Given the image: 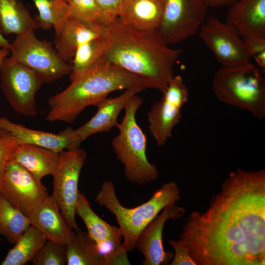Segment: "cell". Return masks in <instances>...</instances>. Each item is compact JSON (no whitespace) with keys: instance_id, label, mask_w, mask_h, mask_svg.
Listing matches in <instances>:
<instances>
[{"instance_id":"1","label":"cell","mask_w":265,"mask_h":265,"mask_svg":"<svg viewBox=\"0 0 265 265\" xmlns=\"http://www.w3.org/2000/svg\"><path fill=\"white\" fill-rule=\"evenodd\" d=\"M179 239L196 265H265V171L230 172L208 208L190 213Z\"/></svg>"},{"instance_id":"2","label":"cell","mask_w":265,"mask_h":265,"mask_svg":"<svg viewBox=\"0 0 265 265\" xmlns=\"http://www.w3.org/2000/svg\"><path fill=\"white\" fill-rule=\"evenodd\" d=\"M104 40L105 61L140 77L149 88L165 91L182 49L170 48L156 30L138 29L118 18L106 26Z\"/></svg>"},{"instance_id":"3","label":"cell","mask_w":265,"mask_h":265,"mask_svg":"<svg viewBox=\"0 0 265 265\" xmlns=\"http://www.w3.org/2000/svg\"><path fill=\"white\" fill-rule=\"evenodd\" d=\"M131 88L142 91L149 87L140 77L104 60L49 99L46 120L72 123L86 107L96 106L110 93Z\"/></svg>"},{"instance_id":"4","label":"cell","mask_w":265,"mask_h":265,"mask_svg":"<svg viewBox=\"0 0 265 265\" xmlns=\"http://www.w3.org/2000/svg\"><path fill=\"white\" fill-rule=\"evenodd\" d=\"M180 198L177 184L169 181L155 191L146 202L128 208L124 207L118 200L113 183L105 181L95 201L115 216L123 238L122 246L127 252H132L135 249L136 240L142 230L161 210L175 204Z\"/></svg>"},{"instance_id":"5","label":"cell","mask_w":265,"mask_h":265,"mask_svg":"<svg viewBox=\"0 0 265 265\" xmlns=\"http://www.w3.org/2000/svg\"><path fill=\"white\" fill-rule=\"evenodd\" d=\"M143 102L136 94L128 100L122 120L116 126L119 133L111 141L116 158L124 166L125 177L139 185L153 182L159 176L157 166L147 159L146 135L136 120V114Z\"/></svg>"},{"instance_id":"6","label":"cell","mask_w":265,"mask_h":265,"mask_svg":"<svg viewBox=\"0 0 265 265\" xmlns=\"http://www.w3.org/2000/svg\"><path fill=\"white\" fill-rule=\"evenodd\" d=\"M212 87L217 98L248 111L258 119L265 117V79L250 62L222 67L215 73Z\"/></svg>"},{"instance_id":"7","label":"cell","mask_w":265,"mask_h":265,"mask_svg":"<svg viewBox=\"0 0 265 265\" xmlns=\"http://www.w3.org/2000/svg\"><path fill=\"white\" fill-rule=\"evenodd\" d=\"M30 30L17 35L10 42V57L39 74L51 83L69 75L71 65L60 56L52 44L40 40Z\"/></svg>"},{"instance_id":"8","label":"cell","mask_w":265,"mask_h":265,"mask_svg":"<svg viewBox=\"0 0 265 265\" xmlns=\"http://www.w3.org/2000/svg\"><path fill=\"white\" fill-rule=\"evenodd\" d=\"M44 82L39 74L10 57L0 65L1 90L13 109L23 116L36 114L35 96Z\"/></svg>"},{"instance_id":"9","label":"cell","mask_w":265,"mask_h":265,"mask_svg":"<svg viewBox=\"0 0 265 265\" xmlns=\"http://www.w3.org/2000/svg\"><path fill=\"white\" fill-rule=\"evenodd\" d=\"M87 157L86 151L80 147L63 150L53 176V191L60 211L72 229L78 228L75 207L79 190L80 175Z\"/></svg>"},{"instance_id":"10","label":"cell","mask_w":265,"mask_h":265,"mask_svg":"<svg viewBox=\"0 0 265 265\" xmlns=\"http://www.w3.org/2000/svg\"><path fill=\"white\" fill-rule=\"evenodd\" d=\"M160 23L156 30L167 45L181 42L198 32L208 16L206 0H165Z\"/></svg>"},{"instance_id":"11","label":"cell","mask_w":265,"mask_h":265,"mask_svg":"<svg viewBox=\"0 0 265 265\" xmlns=\"http://www.w3.org/2000/svg\"><path fill=\"white\" fill-rule=\"evenodd\" d=\"M188 88L181 76L173 78L162 98L147 113L149 129L158 146L165 144L182 118V109L188 100Z\"/></svg>"},{"instance_id":"12","label":"cell","mask_w":265,"mask_h":265,"mask_svg":"<svg viewBox=\"0 0 265 265\" xmlns=\"http://www.w3.org/2000/svg\"><path fill=\"white\" fill-rule=\"evenodd\" d=\"M198 32L222 67L250 62L251 56L243 39L226 22L213 15H208Z\"/></svg>"},{"instance_id":"13","label":"cell","mask_w":265,"mask_h":265,"mask_svg":"<svg viewBox=\"0 0 265 265\" xmlns=\"http://www.w3.org/2000/svg\"><path fill=\"white\" fill-rule=\"evenodd\" d=\"M0 193L27 216L48 195L42 182L11 159L6 167Z\"/></svg>"},{"instance_id":"14","label":"cell","mask_w":265,"mask_h":265,"mask_svg":"<svg viewBox=\"0 0 265 265\" xmlns=\"http://www.w3.org/2000/svg\"><path fill=\"white\" fill-rule=\"evenodd\" d=\"M75 212L84 222L89 235L107 256L111 264L127 255L122 246L123 238L119 227L110 225L99 217L92 209L86 196L80 192Z\"/></svg>"},{"instance_id":"15","label":"cell","mask_w":265,"mask_h":265,"mask_svg":"<svg viewBox=\"0 0 265 265\" xmlns=\"http://www.w3.org/2000/svg\"><path fill=\"white\" fill-rule=\"evenodd\" d=\"M142 230L135 243V248L144 256L143 265H166L173 258L171 251H165L162 243V233L166 222L176 220L185 213L184 208L175 204L165 207Z\"/></svg>"},{"instance_id":"16","label":"cell","mask_w":265,"mask_h":265,"mask_svg":"<svg viewBox=\"0 0 265 265\" xmlns=\"http://www.w3.org/2000/svg\"><path fill=\"white\" fill-rule=\"evenodd\" d=\"M55 48L61 57L72 62L78 47L89 40L105 36L106 26L80 21L70 14L53 26Z\"/></svg>"},{"instance_id":"17","label":"cell","mask_w":265,"mask_h":265,"mask_svg":"<svg viewBox=\"0 0 265 265\" xmlns=\"http://www.w3.org/2000/svg\"><path fill=\"white\" fill-rule=\"evenodd\" d=\"M138 89L131 88L115 98H106L100 102L96 106L94 115L80 128L74 130L73 137L78 147L91 135L102 132H109L118 124V118L121 111L124 109L128 100L141 92Z\"/></svg>"},{"instance_id":"18","label":"cell","mask_w":265,"mask_h":265,"mask_svg":"<svg viewBox=\"0 0 265 265\" xmlns=\"http://www.w3.org/2000/svg\"><path fill=\"white\" fill-rule=\"evenodd\" d=\"M28 217L31 225L39 230L47 240L67 245L75 235L67 224L52 195H48Z\"/></svg>"},{"instance_id":"19","label":"cell","mask_w":265,"mask_h":265,"mask_svg":"<svg viewBox=\"0 0 265 265\" xmlns=\"http://www.w3.org/2000/svg\"><path fill=\"white\" fill-rule=\"evenodd\" d=\"M0 129L12 135L18 143L34 145L57 152L78 147L73 139L74 129L68 127L58 133L27 128L0 117Z\"/></svg>"},{"instance_id":"20","label":"cell","mask_w":265,"mask_h":265,"mask_svg":"<svg viewBox=\"0 0 265 265\" xmlns=\"http://www.w3.org/2000/svg\"><path fill=\"white\" fill-rule=\"evenodd\" d=\"M243 38L265 37V0H237L225 22Z\"/></svg>"},{"instance_id":"21","label":"cell","mask_w":265,"mask_h":265,"mask_svg":"<svg viewBox=\"0 0 265 265\" xmlns=\"http://www.w3.org/2000/svg\"><path fill=\"white\" fill-rule=\"evenodd\" d=\"M165 0H122L118 18L135 28L156 30L161 21Z\"/></svg>"},{"instance_id":"22","label":"cell","mask_w":265,"mask_h":265,"mask_svg":"<svg viewBox=\"0 0 265 265\" xmlns=\"http://www.w3.org/2000/svg\"><path fill=\"white\" fill-rule=\"evenodd\" d=\"M59 153L38 146L18 143L11 159L28 170L38 181L54 174Z\"/></svg>"},{"instance_id":"23","label":"cell","mask_w":265,"mask_h":265,"mask_svg":"<svg viewBox=\"0 0 265 265\" xmlns=\"http://www.w3.org/2000/svg\"><path fill=\"white\" fill-rule=\"evenodd\" d=\"M66 256L67 265H110L107 256L88 233L79 228L67 244Z\"/></svg>"},{"instance_id":"24","label":"cell","mask_w":265,"mask_h":265,"mask_svg":"<svg viewBox=\"0 0 265 265\" xmlns=\"http://www.w3.org/2000/svg\"><path fill=\"white\" fill-rule=\"evenodd\" d=\"M39 28L36 20L19 0H0V31L16 35Z\"/></svg>"},{"instance_id":"25","label":"cell","mask_w":265,"mask_h":265,"mask_svg":"<svg viewBox=\"0 0 265 265\" xmlns=\"http://www.w3.org/2000/svg\"><path fill=\"white\" fill-rule=\"evenodd\" d=\"M47 239L37 229L31 225L10 249L1 265H25L32 261Z\"/></svg>"},{"instance_id":"26","label":"cell","mask_w":265,"mask_h":265,"mask_svg":"<svg viewBox=\"0 0 265 265\" xmlns=\"http://www.w3.org/2000/svg\"><path fill=\"white\" fill-rule=\"evenodd\" d=\"M104 36L91 39L78 47L71 62L69 74L71 82L80 78L104 61Z\"/></svg>"},{"instance_id":"27","label":"cell","mask_w":265,"mask_h":265,"mask_svg":"<svg viewBox=\"0 0 265 265\" xmlns=\"http://www.w3.org/2000/svg\"><path fill=\"white\" fill-rule=\"evenodd\" d=\"M31 225L28 216L0 193V236L14 244Z\"/></svg>"},{"instance_id":"28","label":"cell","mask_w":265,"mask_h":265,"mask_svg":"<svg viewBox=\"0 0 265 265\" xmlns=\"http://www.w3.org/2000/svg\"><path fill=\"white\" fill-rule=\"evenodd\" d=\"M39 14L36 21L39 28L50 29L67 11L66 0H33Z\"/></svg>"},{"instance_id":"29","label":"cell","mask_w":265,"mask_h":265,"mask_svg":"<svg viewBox=\"0 0 265 265\" xmlns=\"http://www.w3.org/2000/svg\"><path fill=\"white\" fill-rule=\"evenodd\" d=\"M66 1L69 14L73 18L86 23L101 24V13L95 0H66Z\"/></svg>"},{"instance_id":"30","label":"cell","mask_w":265,"mask_h":265,"mask_svg":"<svg viewBox=\"0 0 265 265\" xmlns=\"http://www.w3.org/2000/svg\"><path fill=\"white\" fill-rule=\"evenodd\" d=\"M67 245L47 240L32 263L33 265H64L67 264Z\"/></svg>"},{"instance_id":"31","label":"cell","mask_w":265,"mask_h":265,"mask_svg":"<svg viewBox=\"0 0 265 265\" xmlns=\"http://www.w3.org/2000/svg\"><path fill=\"white\" fill-rule=\"evenodd\" d=\"M249 53L262 69H265V37L252 36L243 39Z\"/></svg>"},{"instance_id":"32","label":"cell","mask_w":265,"mask_h":265,"mask_svg":"<svg viewBox=\"0 0 265 265\" xmlns=\"http://www.w3.org/2000/svg\"><path fill=\"white\" fill-rule=\"evenodd\" d=\"M18 143L17 140L8 132L0 136V186L13 151Z\"/></svg>"},{"instance_id":"33","label":"cell","mask_w":265,"mask_h":265,"mask_svg":"<svg viewBox=\"0 0 265 265\" xmlns=\"http://www.w3.org/2000/svg\"><path fill=\"white\" fill-rule=\"evenodd\" d=\"M122 0H95L101 13L102 25L106 26L118 18Z\"/></svg>"},{"instance_id":"34","label":"cell","mask_w":265,"mask_h":265,"mask_svg":"<svg viewBox=\"0 0 265 265\" xmlns=\"http://www.w3.org/2000/svg\"><path fill=\"white\" fill-rule=\"evenodd\" d=\"M169 244L173 247L175 254L170 265H196L191 257L188 248L180 239H171Z\"/></svg>"},{"instance_id":"35","label":"cell","mask_w":265,"mask_h":265,"mask_svg":"<svg viewBox=\"0 0 265 265\" xmlns=\"http://www.w3.org/2000/svg\"><path fill=\"white\" fill-rule=\"evenodd\" d=\"M237 0H206L209 7H219L235 2Z\"/></svg>"},{"instance_id":"36","label":"cell","mask_w":265,"mask_h":265,"mask_svg":"<svg viewBox=\"0 0 265 265\" xmlns=\"http://www.w3.org/2000/svg\"><path fill=\"white\" fill-rule=\"evenodd\" d=\"M10 42L7 40L0 31V48L9 50Z\"/></svg>"},{"instance_id":"37","label":"cell","mask_w":265,"mask_h":265,"mask_svg":"<svg viewBox=\"0 0 265 265\" xmlns=\"http://www.w3.org/2000/svg\"><path fill=\"white\" fill-rule=\"evenodd\" d=\"M9 53V50L0 48V65L2 64L4 59L8 56Z\"/></svg>"},{"instance_id":"38","label":"cell","mask_w":265,"mask_h":265,"mask_svg":"<svg viewBox=\"0 0 265 265\" xmlns=\"http://www.w3.org/2000/svg\"><path fill=\"white\" fill-rule=\"evenodd\" d=\"M7 133L8 132H6V131L0 129V136L5 135L7 134Z\"/></svg>"},{"instance_id":"39","label":"cell","mask_w":265,"mask_h":265,"mask_svg":"<svg viewBox=\"0 0 265 265\" xmlns=\"http://www.w3.org/2000/svg\"></svg>"}]
</instances>
